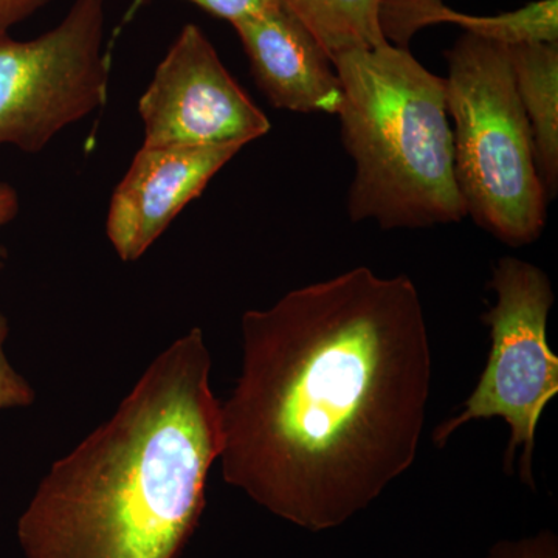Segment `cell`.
Wrapping results in <instances>:
<instances>
[{
	"instance_id": "cell-1",
	"label": "cell",
	"mask_w": 558,
	"mask_h": 558,
	"mask_svg": "<svg viewBox=\"0 0 558 558\" xmlns=\"http://www.w3.org/2000/svg\"><path fill=\"white\" fill-rule=\"evenodd\" d=\"M241 336L223 481L293 526H343L416 461L433 374L416 286L355 267L245 312Z\"/></svg>"
},
{
	"instance_id": "cell-2",
	"label": "cell",
	"mask_w": 558,
	"mask_h": 558,
	"mask_svg": "<svg viewBox=\"0 0 558 558\" xmlns=\"http://www.w3.org/2000/svg\"><path fill=\"white\" fill-rule=\"evenodd\" d=\"M211 354L193 328L113 416L58 459L17 520L24 558H180L222 450Z\"/></svg>"
},
{
	"instance_id": "cell-3",
	"label": "cell",
	"mask_w": 558,
	"mask_h": 558,
	"mask_svg": "<svg viewBox=\"0 0 558 558\" xmlns=\"http://www.w3.org/2000/svg\"><path fill=\"white\" fill-rule=\"evenodd\" d=\"M343 89L341 142L354 161L352 222L428 229L468 218L454 174L446 78L384 44L332 60Z\"/></svg>"
},
{
	"instance_id": "cell-4",
	"label": "cell",
	"mask_w": 558,
	"mask_h": 558,
	"mask_svg": "<svg viewBox=\"0 0 558 558\" xmlns=\"http://www.w3.org/2000/svg\"><path fill=\"white\" fill-rule=\"evenodd\" d=\"M454 174L473 222L510 247L542 236L548 196L509 49L464 33L446 53Z\"/></svg>"
},
{
	"instance_id": "cell-5",
	"label": "cell",
	"mask_w": 558,
	"mask_h": 558,
	"mask_svg": "<svg viewBox=\"0 0 558 558\" xmlns=\"http://www.w3.org/2000/svg\"><path fill=\"white\" fill-rule=\"evenodd\" d=\"M488 288L497 301L483 315L490 332L486 368L457 416L435 428L433 442L442 449L469 422L502 417L510 428L506 473L521 449L520 480L534 490L535 435L543 411L558 395V357L546 340L556 296L545 271L513 256L498 259Z\"/></svg>"
},
{
	"instance_id": "cell-6",
	"label": "cell",
	"mask_w": 558,
	"mask_h": 558,
	"mask_svg": "<svg viewBox=\"0 0 558 558\" xmlns=\"http://www.w3.org/2000/svg\"><path fill=\"white\" fill-rule=\"evenodd\" d=\"M106 0H75L38 38L0 33V145L40 153L70 124L105 105Z\"/></svg>"
},
{
	"instance_id": "cell-7",
	"label": "cell",
	"mask_w": 558,
	"mask_h": 558,
	"mask_svg": "<svg viewBox=\"0 0 558 558\" xmlns=\"http://www.w3.org/2000/svg\"><path fill=\"white\" fill-rule=\"evenodd\" d=\"M145 146L248 145L270 120L196 24L183 25L138 100Z\"/></svg>"
},
{
	"instance_id": "cell-8",
	"label": "cell",
	"mask_w": 558,
	"mask_h": 558,
	"mask_svg": "<svg viewBox=\"0 0 558 558\" xmlns=\"http://www.w3.org/2000/svg\"><path fill=\"white\" fill-rule=\"evenodd\" d=\"M242 148L143 145L113 191L106 218V234L119 258H142Z\"/></svg>"
},
{
	"instance_id": "cell-9",
	"label": "cell",
	"mask_w": 558,
	"mask_h": 558,
	"mask_svg": "<svg viewBox=\"0 0 558 558\" xmlns=\"http://www.w3.org/2000/svg\"><path fill=\"white\" fill-rule=\"evenodd\" d=\"M253 80L274 108L339 116L343 89L328 54L278 5L233 25Z\"/></svg>"
},
{
	"instance_id": "cell-10",
	"label": "cell",
	"mask_w": 558,
	"mask_h": 558,
	"mask_svg": "<svg viewBox=\"0 0 558 558\" xmlns=\"http://www.w3.org/2000/svg\"><path fill=\"white\" fill-rule=\"evenodd\" d=\"M454 24L469 35L506 47L558 43V0H535L495 16H473L449 9L442 0H385L381 31L392 46L409 49L421 28Z\"/></svg>"
},
{
	"instance_id": "cell-11",
	"label": "cell",
	"mask_w": 558,
	"mask_h": 558,
	"mask_svg": "<svg viewBox=\"0 0 558 558\" xmlns=\"http://www.w3.org/2000/svg\"><path fill=\"white\" fill-rule=\"evenodd\" d=\"M508 49L534 140L539 179L550 202L558 193V43L520 44Z\"/></svg>"
},
{
	"instance_id": "cell-12",
	"label": "cell",
	"mask_w": 558,
	"mask_h": 558,
	"mask_svg": "<svg viewBox=\"0 0 558 558\" xmlns=\"http://www.w3.org/2000/svg\"><path fill=\"white\" fill-rule=\"evenodd\" d=\"M314 36L330 62L352 50L388 44L381 32L384 0H274Z\"/></svg>"
},
{
	"instance_id": "cell-13",
	"label": "cell",
	"mask_w": 558,
	"mask_h": 558,
	"mask_svg": "<svg viewBox=\"0 0 558 558\" xmlns=\"http://www.w3.org/2000/svg\"><path fill=\"white\" fill-rule=\"evenodd\" d=\"M9 336V319L0 312V411L27 409L36 399L35 389L13 368L7 357L5 343Z\"/></svg>"
},
{
	"instance_id": "cell-14",
	"label": "cell",
	"mask_w": 558,
	"mask_h": 558,
	"mask_svg": "<svg viewBox=\"0 0 558 558\" xmlns=\"http://www.w3.org/2000/svg\"><path fill=\"white\" fill-rule=\"evenodd\" d=\"M483 558H558V537L550 529H543L523 537L499 539Z\"/></svg>"
},
{
	"instance_id": "cell-15",
	"label": "cell",
	"mask_w": 558,
	"mask_h": 558,
	"mask_svg": "<svg viewBox=\"0 0 558 558\" xmlns=\"http://www.w3.org/2000/svg\"><path fill=\"white\" fill-rule=\"evenodd\" d=\"M148 2L149 0H134L130 9V16ZM186 2L194 3L211 16L220 17V20L230 22L231 25L259 16L270 7L277 5L274 0H186Z\"/></svg>"
},
{
	"instance_id": "cell-16",
	"label": "cell",
	"mask_w": 558,
	"mask_h": 558,
	"mask_svg": "<svg viewBox=\"0 0 558 558\" xmlns=\"http://www.w3.org/2000/svg\"><path fill=\"white\" fill-rule=\"evenodd\" d=\"M49 2L50 0H0V33L10 32L11 27L28 20Z\"/></svg>"
},
{
	"instance_id": "cell-17",
	"label": "cell",
	"mask_w": 558,
	"mask_h": 558,
	"mask_svg": "<svg viewBox=\"0 0 558 558\" xmlns=\"http://www.w3.org/2000/svg\"><path fill=\"white\" fill-rule=\"evenodd\" d=\"M20 194H17L16 189L11 186L10 183L0 182V230L13 222L17 213H20ZM5 259V248L0 245V270H2Z\"/></svg>"
}]
</instances>
